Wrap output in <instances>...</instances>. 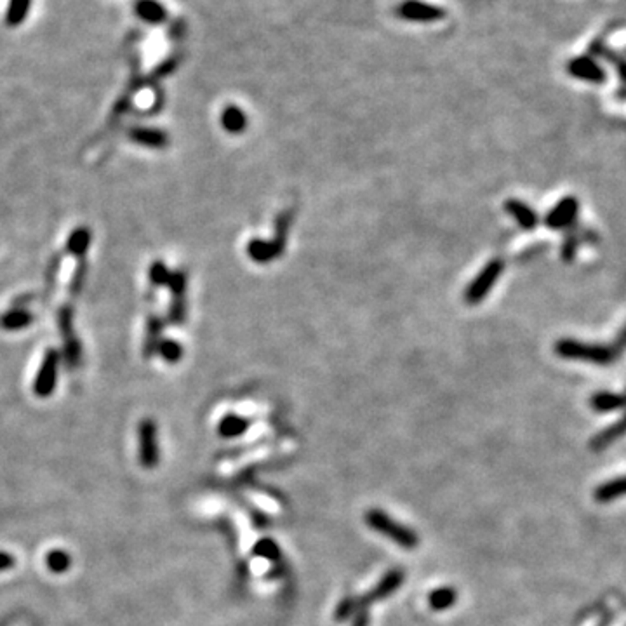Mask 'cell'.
Here are the masks:
<instances>
[{"label": "cell", "mask_w": 626, "mask_h": 626, "mask_svg": "<svg viewBox=\"0 0 626 626\" xmlns=\"http://www.w3.org/2000/svg\"><path fill=\"white\" fill-rule=\"evenodd\" d=\"M366 524L371 529L391 539L395 545L404 548V550H414V548H418V545H420V536L416 532L410 529V527L402 526L400 522L393 520L386 511L379 510V508H371L367 511Z\"/></svg>", "instance_id": "1"}, {"label": "cell", "mask_w": 626, "mask_h": 626, "mask_svg": "<svg viewBox=\"0 0 626 626\" xmlns=\"http://www.w3.org/2000/svg\"><path fill=\"white\" fill-rule=\"evenodd\" d=\"M555 354L562 359L586 360L597 366H608L616 359V351L609 346H595V344L581 343L578 339H561L555 343Z\"/></svg>", "instance_id": "2"}, {"label": "cell", "mask_w": 626, "mask_h": 626, "mask_svg": "<svg viewBox=\"0 0 626 626\" xmlns=\"http://www.w3.org/2000/svg\"><path fill=\"white\" fill-rule=\"evenodd\" d=\"M58 329L63 336V348H65V362L68 369H75L82 360L80 341L73 331V307L61 304L58 310Z\"/></svg>", "instance_id": "3"}, {"label": "cell", "mask_w": 626, "mask_h": 626, "mask_svg": "<svg viewBox=\"0 0 626 626\" xmlns=\"http://www.w3.org/2000/svg\"><path fill=\"white\" fill-rule=\"evenodd\" d=\"M503 270H504V263L501 260L489 261V263L480 270L479 275L468 284L467 291H465V301H467L468 304H479L480 301H484L485 297L489 296V292H491V289L496 285V282H498Z\"/></svg>", "instance_id": "4"}, {"label": "cell", "mask_w": 626, "mask_h": 626, "mask_svg": "<svg viewBox=\"0 0 626 626\" xmlns=\"http://www.w3.org/2000/svg\"><path fill=\"white\" fill-rule=\"evenodd\" d=\"M61 366V354L56 348H49L42 359L41 369H38L37 378L33 381V391L37 397H51L54 393V388L58 385V371Z\"/></svg>", "instance_id": "5"}, {"label": "cell", "mask_w": 626, "mask_h": 626, "mask_svg": "<svg viewBox=\"0 0 626 626\" xmlns=\"http://www.w3.org/2000/svg\"><path fill=\"white\" fill-rule=\"evenodd\" d=\"M167 287L172 296L167 320L172 326H183L186 319V273L183 270L171 272Z\"/></svg>", "instance_id": "6"}, {"label": "cell", "mask_w": 626, "mask_h": 626, "mask_svg": "<svg viewBox=\"0 0 626 626\" xmlns=\"http://www.w3.org/2000/svg\"><path fill=\"white\" fill-rule=\"evenodd\" d=\"M138 438H139V463L143 468H155L160 461L159 449V435H156V425L154 420L147 418L138 425Z\"/></svg>", "instance_id": "7"}, {"label": "cell", "mask_w": 626, "mask_h": 626, "mask_svg": "<svg viewBox=\"0 0 626 626\" xmlns=\"http://www.w3.org/2000/svg\"><path fill=\"white\" fill-rule=\"evenodd\" d=\"M395 14L400 19H405V21L432 23L444 19L447 16V11L438 6H433V4L421 2V0H404V2L397 6Z\"/></svg>", "instance_id": "8"}, {"label": "cell", "mask_w": 626, "mask_h": 626, "mask_svg": "<svg viewBox=\"0 0 626 626\" xmlns=\"http://www.w3.org/2000/svg\"><path fill=\"white\" fill-rule=\"evenodd\" d=\"M567 73L579 80L592 82V84H604L605 72L593 58L590 56H578L567 63Z\"/></svg>", "instance_id": "9"}, {"label": "cell", "mask_w": 626, "mask_h": 626, "mask_svg": "<svg viewBox=\"0 0 626 626\" xmlns=\"http://www.w3.org/2000/svg\"><path fill=\"white\" fill-rule=\"evenodd\" d=\"M579 202L576 197H563L550 213L546 214L545 225L551 230L567 228L578 216Z\"/></svg>", "instance_id": "10"}, {"label": "cell", "mask_w": 626, "mask_h": 626, "mask_svg": "<svg viewBox=\"0 0 626 626\" xmlns=\"http://www.w3.org/2000/svg\"><path fill=\"white\" fill-rule=\"evenodd\" d=\"M404 579H405V573L402 569L388 571L385 576L379 579L378 585H376L369 593L364 595L362 597L364 602H366L367 605H371L373 602L383 600V598L390 597V595H393L398 588H400L402 583H404Z\"/></svg>", "instance_id": "11"}, {"label": "cell", "mask_w": 626, "mask_h": 626, "mask_svg": "<svg viewBox=\"0 0 626 626\" xmlns=\"http://www.w3.org/2000/svg\"><path fill=\"white\" fill-rule=\"evenodd\" d=\"M504 209H506V213L519 223L520 228L529 230L531 232V230H534L536 226L539 225L538 214H536L526 202L516 201V198H510V201L504 202Z\"/></svg>", "instance_id": "12"}, {"label": "cell", "mask_w": 626, "mask_h": 626, "mask_svg": "<svg viewBox=\"0 0 626 626\" xmlns=\"http://www.w3.org/2000/svg\"><path fill=\"white\" fill-rule=\"evenodd\" d=\"M282 250H284V248L277 244L275 240L266 242L261 240V238H254V240H250L248 244L249 258L260 265H266L270 261L277 260L282 254Z\"/></svg>", "instance_id": "13"}, {"label": "cell", "mask_w": 626, "mask_h": 626, "mask_svg": "<svg viewBox=\"0 0 626 626\" xmlns=\"http://www.w3.org/2000/svg\"><path fill=\"white\" fill-rule=\"evenodd\" d=\"M129 139L147 148H166L169 144V136L160 129L132 127L129 131Z\"/></svg>", "instance_id": "14"}, {"label": "cell", "mask_w": 626, "mask_h": 626, "mask_svg": "<svg viewBox=\"0 0 626 626\" xmlns=\"http://www.w3.org/2000/svg\"><path fill=\"white\" fill-rule=\"evenodd\" d=\"M166 320L160 319L159 315H150L147 322V334H144L143 343V357L152 359L159 351L160 343H162V331Z\"/></svg>", "instance_id": "15"}, {"label": "cell", "mask_w": 626, "mask_h": 626, "mask_svg": "<svg viewBox=\"0 0 626 626\" xmlns=\"http://www.w3.org/2000/svg\"><path fill=\"white\" fill-rule=\"evenodd\" d=\"M623 435H626V414L621 418V420L614 423V425L608 426L604 432L595 435L592 440H590V449H592V451H602V449L609 447L612 442H616L617 438H621Z\"/></svg>", "instance_id": "16"}, {"label": "cell", "mask_w": 626, "mask_h": 626, "mask_svg": "<svg viewBox=\"0 0 626 626\" xmlns=\"http://www.w3.org/2000/svg\"><path fill=\"white\" fill-rule=\"evenodd\" d=\"M221 125L230 134H242L248 127V117L237 105H228L221 112Z\"/></svg>", "instance_id": "17"}, {"label": "cell", "mask_w": 626, "mask_h": 626, "mask_svg": "<svg viewBox=\"0 0 626 626\" xmlns=\"http://www.w3.org/2000/svg\"><path fill=\"white\" fill-rule=\"evenodd\" d=\"M249 420L238 416V414H226L225 418H221V421L218 423V433L223 438H235L240 437L248 432L249 428Z\"/></svg>", "instance_id": "18"}, {"label": "cell", "mask_w": 626, "mask_h": 626, "mask_svg": "<svg viewBox=\"0 0 626 626\" xmlns=\"http://www.w3.org/2000/svg\"><path fill=\"white\" fill-rule=\"evenodd\" d=\"M590 405L597 413H610V410L623 409V407H626V395L600 391V393L593 395L592 400H590Z\"/></svg>", "instance_id": "19"}, {"label": "cell", "mask_w": 626, "mask_h": 626, "mask_svg": "<svg viewBox=\"0 0 626 626\" xmlns=\"http://www.w3.org/2000/svg\"><path fill=\"white\" fill-rule=\"evenodd\" d=\"M33 319V313L25 310V308H13L0 317V327L4 331H19V329L31 326Z\"/></svg>", "instance_id": "20"}, {"label": "cell", "mask_w": 626, "mask_h": 626, "mask_svg": "<svg viewBox=\"0 0 626 626\" xmlns=\"http://www.w3.org/2000/svg\"><path fill=\"white\" fill-rule=\"evenodd\" d=\"M91 245V230L87 226L75 228L66 240V253L75 258H85Z\"/></svg>", "instance_id": "21"}, {"label": "cell", "mask_w": 626, "mask_h": 626, "mask_svg": "<svg viewBox=\"0 0 626 626\" xmlns=\"http://www.w3.org/2000/svg\"><path fill=\"white\" fill-rule=\"evenodd\" d=\"M626 494V477H620V479L609 480V482L602 484L600 487H597L595 491V499L600 501V503H609V501L621 498Z\"/></svg>", "instance_id": "22"}, {"label": "cell", "mask_w": 626, "mask_h": 626, "mask_svg": "<svg viewBox=\"0 0 626 626\" xmlns=\"http://www.w3.org/2000/svg\"><path fill=\"white\" fill-rule=\"evenodd\" d=\"M457 600V593L456 590L451 588V586H442V588L433 590L432 593L428 595V605L433 610H445V609H451Z\"/></svg>", "instance_id": "23"}, {"label": "cell", "mask_w": 626, "mask_h": 626, "mask_svg": "<svg viewBox=\"0 0 626 626\" xmlns=\"http://www.w3.org/2000/svg\"><path fill=\"white\" fill-rule=\"evenodd\" d=\"M136 13L148 23H160L166 19V11L155 0H139L136 4Z\"/></svg>", "instance_id": "24"}, {"label": "cell", "mask_w": 626, "mask_h": 626, "mask_svg": "<svg viewBox=\"0 0 626 626\" xmlns=\"http://www.w3.org/2000/svg\"><path fill=\"white\" fill-rule=\"evenodd\" d=\"M46 566L49 567L51 573L63 574L72 566V557L65 550H51L46 557Z\"/></svg>", "instance_id": "25"}, {"label": "cell", "mask_w": 626, "mask_h": 626, "mask_svg": "<svg viewBox=\"0 0 626 626\" xmlns=\"http://www.w3.org/2000/svg\"><path fill=\"white\" fill-rule=\"evenodd\" d=\"M253 553L256 555V557H261V558H265V561H270V562H279L282 558V550L279 548V545H277V543L270 538L260 539V541L254 545Z\"/></svg>", "instance_id": "26"}, {"label": "cell", "mask_w": 626, "mask_h": 626, "mask_svg": "<svg viewBox=\"0 0 626 626\" xmlns=\"http://www.w3.org/2000/svg\"><path fill=\"white\" fill-rule=\"evenodd\" d=\"M31 0H9V6H7V25L16 26L26 18L30 11Z\"/></svg>", "instance_id": "27"}, {"label": "cell", "mask_w": 626, "mask_h": 626, "mask_svg": "<svg viewBox=\"0 0 626 626\" xmlns=\"http://www.w3.org/2000/svg\"><path fill=\"white\" fill-rule=\"evenodd\" d=\"M85 275H87V261H85V258H78V265L75 272H73L72 282H70L68 285V295L72 296L73 299L80 296L82 289H84L85 284Z\"/></svg>", "instance_id": "28"}, {"label": "cell", "mask_w": 626, "mask_h": 626, "mask_svg": "<svg viewBox=\"0 0 626 626\" xmlns=\"http://www.w3.org/2000/svg\"><path fill=\"white\" fill-rule=\"evenodd\" d=\"M169 277H171V272L167 270V266L164 265V261H160V260L154 261V263H152V266H150V270H148V279H150L152 289H159V287H164V285H167Z\"/></svg>", "instance_id": "29"}, {"label": "cell", "mask_w": 626, "mask_h": 626, "mask_svg": "<svg viewBox=\"0 0 626 626\" xmlns=\"http://www.w3.org/2000/svg\"><path fill=\"white\" fill-rule=\"evenodd\" d=\"M156 354L166 360L167 364H176L183 357V346L178 341H174V339H162Z\"/></svg>", "instance_id": "30"}, {"label": "cell", "mask_w": 626, "mask_h": 626, "mask_svg": "<svg viewBox=\"0 0 626 626\" xmlns=\"http://www.w3.org/2000/svg\"><path fill=\"white\" fill-rule=\"evenodd\" d=\"M357 609H359V597H344L334 610V620L338 621V623L348 621V617L354 616Z\"/></svg>", "instance_id": "31"}, {"label": "cell", "mask_w": 626, "mask_h": 626, "mask_svg": "<svg viewBox=\"0 0 626 626\" xmlns=\"http://www.w3.org/2000/svg\"><path fill=\"white\" fill-rule=\"evenodd\" d=\"M595 51H597V53H600L604 58H608L610 63H614V65H616V68H617V72H620L621 78H623V80L626 82V61L621 60V58H617L616 54L610 53V51H608V49H605V47H602V46L595 47Z\"/></svg>", "instance_id": "32"}, {"label": "cell", "mask_w": 626, "mask_h": 626, "mask_svg": "<svg viewBox=\"0 0 626 626\" xmlns=\"http://www.w3.org/2000/svg\"><path fill=\"white\" fill-rule=\"evenodd\" d=\"M354 626H369V605L364 604L362 598L359 597V609L355 610L354 616Z\"/></svg>", "instance_id": "33"}, {"label": "cell", "mask_w": 626, "mask_h": 626, "mask_svg": "<svg viewBox=\"0 0 626 626\" xmlns=\"http://www.w3.org/2000/svg\"><path fill=\"white\" fill-rule=\"evenodd\" d=\"M562 249H563L562 250V258H563V260H566V261L573 260L574 253H576V238H574V237L567 238L566 244H563Z\"/></svg>", "instance_id": "34"}, {"label": "cell", "mask_w": 626, "mask_h": 626, "mask_svg": "<svg viewBox=\"0 0 626 626\" xmlns=\"http://www.w3.org/2000/svg\"><path fill=\"white\" fill-rule=\"evenodd\" d=\"M16 566V558L7 551H0V573L4 571H9L11 567Z\"/></svg>", "instance_id": "35"}]
</instances>
